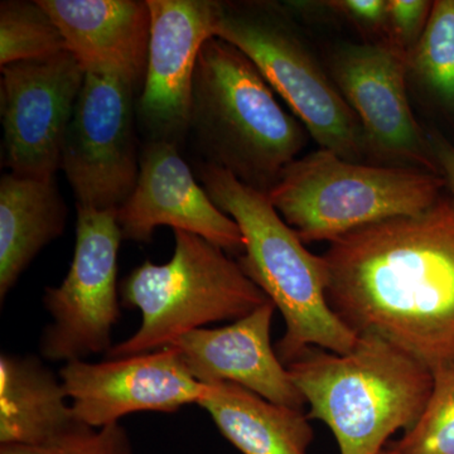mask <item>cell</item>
Masks as SVG:
<instances>
[{
    "instance_id": "1",
    "label": "cell",
    "mask_w": 454,
    "mask_h": 454,
    "mask_svg": "<svg viewBox=\"0 0 454 454\" xmlns=\"http://www.w3.org/2000/svg\"><path fill=\"white\" fill-rule=\"evenodd\" d=\"M322 258L328 304L352 333L375 334L430 372L454 367V200L361 227Z\"/></svg>"
},
{
    "instance_id": "2",
    "label": "cell",
    "mask_w": 454,
    "mask_h": 454,
    "mask_svg": "<svg viewBox=\"0 0 454 454\" xmlns=\"http://www.w3.org/2000/svg\"><path fill=\"white\" fill-rule=\"evenodd\" d=\"M188 137L203 163L268 195L309 133L240 50L212 37L197 59Z\"/></svg>"
},
{
    "instance_id": "3",
    "label": "cell",
    "mask_w": 454,
    "mask_h": 454,
    "mask_svg": "<svg viewBox=\"0 0 454 454\" xmlns=\"http://www.w3.org/2000/svg\"><path fill=\"white\" fill-rule=\"evenodd\" d=\"M197 177L215 205L240 227L244 252L239 265L282 313L286 333L276 351L284 365L309 348L351 351L358 336L328 304L322 255L304 247L265 193L210 164H200Z\"/></svg>"
},
{
    "instance_id": "4",
    "label": "cell",
    "mask_w": 454,
    "mask_h": 454,
    "mask_svg": "<svg viewBox=\"0 0 454 454\" xmlns=\"http://www.w3.org/2000/svg\"><path fill=\"white\" fill-rule=\"evenodd\" d=\"M286 369L340 454H380L391 435L414 427L433 389L428 367L375 334L358 336L348 354L304 349Z\"/></svg>"
},
{
    "instance_id": "5",
    "label": "cell",
    "mask_w": 454,
    "mask_h": 454,
    "mask_svg": "<svg viewBox=\"0 0 454 454\" xmlns=\"http://www.w3.org/2000/svg\"><path fill=\"white\" fill-rule=\"evenodd\" d=\"M173 234L169 262L145 260L122 279L121 304L142 312V325L113 346L106 358L168 348L184 334L215 322L238 321L269 301L225 250L191 232Z\"/></svg>"
},
{
    "instance_id": "6",
    "label": "cell",
    "mask_w": 454,
    "mask_h": 454,
    "mask_svg": "<svg viewBox=\"0 0 454 454\" xmlns=\"http://www.w3.org/2000/svg\"><path fill=\"white\" fill-rule=\"evenodd\" d=\"M443 187L438 173L366 166L319 148L293 160L267 196L304 244L333 243L361 227L422 214Z\"/></svg>"
},
{
    "instance_id": "7",
    "label": "cell",
    "mask_w": 454,
    "mask_h": 454,
    "mask_svg": "<svg viewBox=\"0 0 454 454\" xmlns=\"http://www.w3.org/2000/svg\"><path fill=\"white\" fill-rule=\"evenodd\" d=\"M215 37L240 50L321 149L360 163L363 128L286 14L270 3H223Z\"/></svg>"
},
{
    "instance_id": "8",
    "label": "cell",
    "mask_w": 454,
    "mask_h": 454,
    "mask_svg": "<svg viewBox=\"0 0 454 454\" xmlns=\"http://www.w3.org/2000/svg\"><path fill=\"white\" fill-rule=\"evenodd\" d=\"M76 243L67 276L44 289L52 322L42 333L40 351L49 361H80L107 354L113 327L121 319L118 254L122 240L116 210L76 205Z\"/></svg>"
},
{
    "instance_id": "9",
    "label": "cell",
    "mask_w": 454,
    "mask_h": 454,
    "mask_svg": "<svg viewBox=\"0 0 454 454\" xmlns=\"http://www.w3.org/2000/svg\"><path fill=\"white\" fill-rule=\"evenodd\" d=\"M137 91L118 74L86 73L61 157L76 205L116 210L133 192L140 169Z\"/></svg>"
},
{
    "instance_id": "10",
    "label": "cell",
    "mask_w": 454,
    "mask_h": 454,
    "mask_svg": "<svg viewBox=\"0 0 454 454\" xmlns=\"http://www.w3.org/2000/svg\"><path fill=\"white\" fill-rule=\"evenodd\" d=\"M0 68L3 166L18 177H55L85 71L67 51Z\"/></svg>"
},
{
    "instance_id": "11",
    "label": "cell",
    "mask_w": 454,
    "mask_h": 454,
    "mask_svg": "<svg viewBox=\"0 0 454 454\" xmlns=\"http://www.w3.org/2000/svg\"><path fill=\"white\" fill-rule=\"evenodd\" d=\"M408 57L389 42L346 43L331 57V79L356 115L367 151L389 162L437 173L428 137L408 94Z\"/></svg>"
},
{
    "instance_id": "12",
    "label": "cell",
    "mask_w": 454,
    "mask_h": 454,
    "mask_svg": "<svg viewBox=\"0 0 454 454\" xmlns=\"http://www.w3.org/2000/svg\"><path fill=\"white\" fill-rule=\"evenodd\" d=\"M151 41L137 121L148 140L184 145L188 137L193 76L203 43L215 37L223 3L146 0Z\"/></svg>"
},
{
    "instance_id": "13",
    "label": "cell",
    "mask_w": 454,
    "mask_h": 454,
    "mask_svg": "<svg viewBox=\"0 0 454 454\" xmlns=\"http://www.w3.org/2000/svg\"><path fill=\"white\" fill-rule=\"evenodd\" d=\"M59 378L74 417L91 428L140 411L175 413L199 404L206 391L172 346L103 363L71 361L59 370Z\"/></svg>"
},
{
    "instance_id": "14",
    "label": "cell",
    "mask_w": 454,
    "mask_h": 454,
    "mask_svg": "<svg viewBox=\"0 0 454 454\" xmlns=\"http://www.w3.org/2000/svg\"><path fill=\"white\" fill-rule=\"evenodd\" d=\"M116 221L122 240L149 243L157 227L169 226L201 236L226 253L244 252L240 227L197 184L178 146L167 142L148 140L143 146L138 181L116 208Z\"/></svg>"
},
{
    "instance_id": "15",
    "label": "cell",
    "mask_w": 454,
    "mask_h": 454,
    "mask_svg": "<svg viewBox=\"0 0 454 454\" xmlns=\"http://www.w3.org/2000/svg\"><path fill=\"white\" fill-rule=\"evenodd\" d=\"M277 307L268 301L219 328H200L172 343L188 372L202 384L232 382L274 404L303 411L306 399L271 346Z\"/></svg>"
},
{
    "instance_id": "16",
    "label": "cell",
    "mask_w": 454,
    "mask_h": 454,
    "mask_svg": "<svg viewBox=\"0 0 454 454\" xmlns=\"http://www.w3.org/2000/svg\"><path fill=\"white\" fill-rule=\"evenodd\" d=\"M85 73L113 74L142 91L151 41L146 0H38Z\"/></svg>"
},
{
    "instance_id": "17",
    "label": "cell",
    "mask_w": 454,
    "mask_h": 454,
    "mask_svg": "<svg viewBox=\"0 0 454 454\" xmlns=\"http://www.w3.org/2000/svg\"><path fill=\"white\" fill-rule=\"evenodd\" d=\"M64 384L31 355L0 356V446H37L82 426Z\"/></svg>"
},
{
    "instance_id": "18",
    "label": "cell",
    "mask_w": 454,
    "mask_h": 454,
    "mask_svg": "<svg viewBox=\"0 0 454 454\" xmlns=\"http://www.w3.org/2000/svg\"><path fill=\"white\" fill-rule=\"evenodd\" d=\"M66 206L56 178L0 179V301L43 247L64 234Z\"/></svg>"
},
{
    "instance_id": "19",
    "label": "cell",
    "mask_w": 454,
    "mask_h": 454,
    "mask_svg": "<svg viewBox=\"0 0 454 454\" xmlns=\"http://www.w3.org/2000/svg\"><path fill=\"white\" fill-rule=\"evenodd\" d=\"M197 405L243 454H309L315 438L303 411L274 404L232 382L206 384Z\"/></svg>"
},
{
    "instance_id": "20",
    "label": "cell",
    "mask_w": 454,
    "mask_h": 454,
    "mask_svg": "<svg viewBox=\"0 0 454 454\" xmlns=\"http://www.w3.org/2000/svg\"><path fill=\"white\" fill-rule=\"evenodd\" d=\"M408 68L438 103L454 110V0L433 2L422 37L408 56Z\"/></svg>"
},
{
    "instance_id": "21",
    "label": "cell",
    "mask_w": 454,
    "mask_h": 454,
    "mask_svg": "<svg viewBox=\"0 0 454 454\" xmlns=\"http://www.w3.org/2000/svg\"><path fill=\"white\" fill-rule=\"evenodd\" d=\"M64 35L38 0L0 3V66L65 52Z\"/></svg>"
},
{
    "instance_id": "22",
    "label": "cell",
    "mask_w": 454,
    "mask_h": 454,
    "mask_svg": "<svg viewBox=\"0 0 454 454\" xmlns=\"http://www.w3.org/2000/svg\"><path fill=\"white\" fill-rule=\"evenodd\" d=\"M432 373V394L422 415L389 447L399 454H454V367Z\"/></svg>"
},
{
    "instance_id": "23",
    "label": "cell",
    "mask_w": 454,
    "mask_h": 454,
    "mask_svg": "<svg viewBox=\"0 0 454 454\" xmlns=\"http://www.w3.org/2000/svg\"><path fill=\"white\" fill-rule=\"evenodd\" d=\"M0 454H134L121 424L91 428L82 426L37 446H0Z\"/></svg>"
},
{
    "instance_id": "24",
    "label": "cell",
    "mask_w": 454,
    "mask_h": 454,
    "mask_svg": "<svg viewBox=\"0 0 454 454\" xmlns=\"http://www.w3.org/2000/svg\"><path fill=\"white\" fill-rule=\"evenodd\" d=\"M433 2L387 0V31L389 43L406 57L417 46L428 22Z\"/></svg>"
},
{
    "instance_id": "25",
    "label": "cell",
    "mask_w": 454,
    "mask_h": 454,
    "mask_svg": "<svg viewBox=\"0 0 454 454\" xmlns=\"http://www.w3.org/2000/svg\"><path fill=\"white\" fill-rule=\"evenodd\" d=\"M322 4L361 29L370 32L387 29V0H331Z\"/></svg>"
},
{
    "instance_id": "26",
    "label": "cell",
    "mask_w": 454,
    "mask_h": 454,
    "mask_svg": "<svg viewBox=\"0 0 454 454\" xmlns=\"http://www.w3.org/2000/svg\"><path fill=\"white\" fill-rule=\"evenodd\" d=\"M428 139L433 157L446 179L447 187L452 192L454 200V145L437 133L430 134Z\"/></svg>"
},
{
    "instance_id": "27",
    "label": "cell",
    "mask_w": 454,
    "mask_h": 454,
    "mask_svg": "<svg viewBox=\"0 0 454 454\" xmlns=\"http://www.w3.org/2000/svg\"><path fill=\"white\" fill-rule=\"evenodd\" d=\"M380 454H399L395 452V450H391V448H384V450H381Z\"/></svg>"
}]
</instances>
